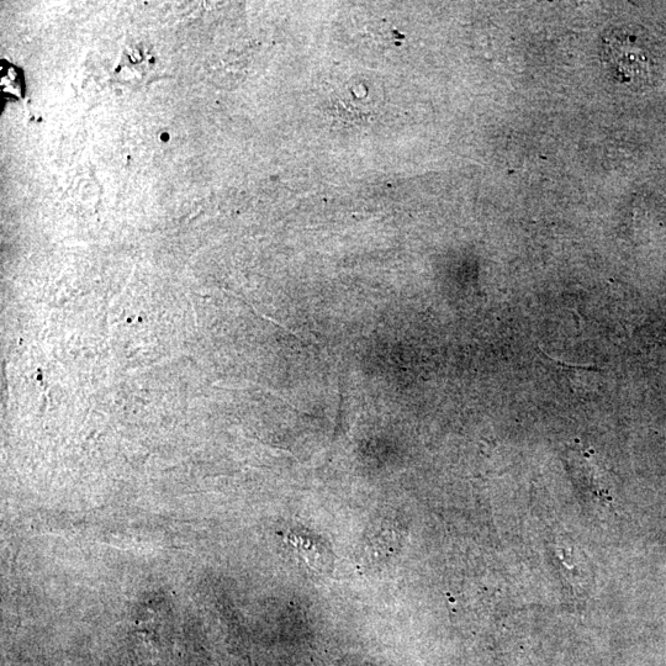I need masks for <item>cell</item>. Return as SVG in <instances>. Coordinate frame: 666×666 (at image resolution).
<instances>
[{"mask_svg": "<svg viewBox=\"0 0 666 666\" xmlns=\"http://www.w3.org/2000/svg\"><path fill=\"white\" fill-rule=\"evenodd\" d=\"M610 72L621 83H641L649 76V62L629 37H610L605 45Z\"/></svg>", "mask_w": 666, "mask_h": 666, "instance_id": "1", "label": "cell"}]
</instances>
